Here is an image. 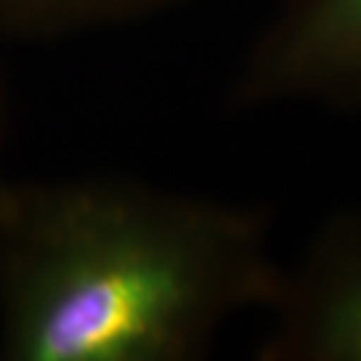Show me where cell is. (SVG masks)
I'll list each match as a JSON object with an SVG mask.
<instances>
[{
    "label": "cell",
    "mask_w": 361,
    "mask_h": 361,
    "mask_svg": "<svg viewBox=\"0 0 361 361\" xmlns=\"http://www.w3.org/2000/svg\"><path fill=\"white\" fill-rule=\"evenodd\" d=\"M281 276L257 209L129 177L0 182L6 361H195Z\"/></svg>",
    "instance_id": "cell-1"
},
{
    "label": "cell",
    "mask_w": 361,
    "mask_h": 361,
    "mask_svg": "<svg viewBox=\"0 0 361 361\" xmlns=\"http://www.w3.org/2000/svg\"><path fill=\"white\" fill-rule=\"evenodd\" d=\"M241 107H361V0H276L244 54Z\"/></svg>",
    "instance_id": "cell-2"
},
{
    "label": "cell",
    "mask_w": 361,
    "mask_h": 361,
    "mask_svg": "<svg viewBox=\"0 0 361 361\" xmlns=\"http://www.w3.org/2000/svg\"><path fill=\"white\" fill-rule=\"evenodd\" d=\"M268 310L259 361H361V207L324 222Z\"/></svg>",
    "instance_id": "cell-3"
},
{
    "label": "cell",
    "mask_w": 361,
    "mask_h": 361,
    "mask_svg": "<svg viewBox=\"0 0 361 361\" xmlns=\"http://www.w3.org/2000/svg\"><path fill=\"white\" fill-rule=\"evenodd\" d=\"M188 0H0V43L62 40L140 22Z\"/></svg>",
    "instance_id": "cell-4"
},
{
    "label": "cell",
    "mask_w": 361,
    "mask_h": 361,
    "mask_svg": "<svg viewBox=\"0 0 361 361\" xmlns=\"http://www.w3.org/2000/svg\"><path fill=\"white\" fill-rule=\"evenodd\" d=\"M8 123H11V104H8V86L0 70V182L6 177L3 171V153H6V142H8Z\"/></svg>",
    "instance_id": "cell-5"
}]
</instances>
